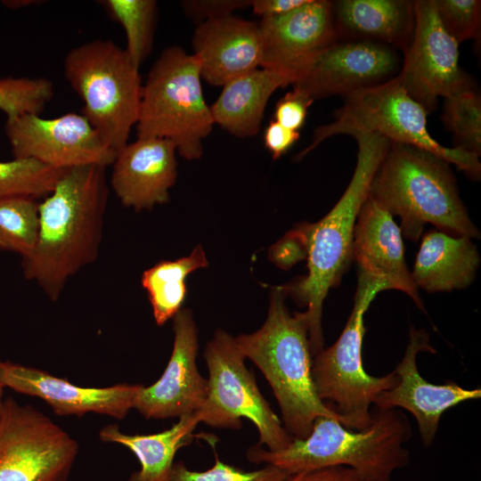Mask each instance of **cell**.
<instances>
[{"mask_svg":"<svg viewBox=\"0 0 481 481\" xmlns=\"http://www.w3.org/2000/svg\"><path fill=\"white\" fill-rule=\"evenodd\" d=\"M204 358L208 369V391L196 412L200 422L216 428L240 429L245 418L257 428L259 445H265L269 451L288 447L294 438L262 395L235 338L217 330L207 344Z\"/></svg>","mask_w":481,"mask_h":481,"instance_id":"30bf717a","label":"cell"},{"mask_svg":"<svg viewBox=\"0 0 481 481\" xmlns=\"http://www.w3.org/2000/svg\"><path fill=\"white\" fill-rule=\"evenodd\" d=\"M352 256L357 263L358 273L380 281L387 290L404 292L424 310L418 287L404 259L400 227L393 216L370 196L356 219Z\"/></svg>","mask_w":481,"mask_h":481,"instance_id":"ffe728a7","label":"cell"},{"mask_svg":"<svg viewBox=\"0 0 481 481\" xmlns=\"http://www.w3.org/2000/svg\"><path fill=\"white\" fill-rule=\"evenodd\" d=\"M193 53L178 45L165 48L143 85L137 137L171 141L187 160L203 153V140L215 125Z\"/></svg>","mask_w":481,"mask_h":481,"instance_id":"8992f818","label":"cell"},{"mask_svg":"<svg viewBox=\"0 0 481 481\" xmlns=\"http://www.w3.org/2000/svg\"><path fill=\"white\" fill-rule=\"evenodd\" d=\"M436 353L424 330L411 328L409 343L394 371L399 378L395 386L381 392L373 405L381 409L398 408L412 413L418 424L423 445L435 440L442 415L461 403L481 397V389H467L455 382L433 384L422 378L417 368L420 352Z\"/></svg>","mask_w":481,"mask_h":481,"instance_id":"2e32d148","label":"cell"},{"mask_svg":"<svg viewBox=\"0 0 481 481\" xmlns=\"http://www.w3.org/2000/svg\"><path fill=\"white\" fill-rule=\"evenodd\" d=\"M206 266L205 252L201 246H197L188 257L160 261L143 272L142 285L147 291L153 317L159 326L181 310L186 295V277Z\"/></svg>","mask_w":481,"mask_h":481,"instance_id":"484cf974","label":"cell"},{"mask_svg":"<svg viewBox=\"0 0 481 481\" xmlns=\"http://www.w3.org/2000/svg\"><path fill=\"white\" fill-rule=\"evenodd\" d=\"M65 169H58L31 159L0 161V199L49 195Z\"/></svg>","mask_w":481,"mask_h":481,"instance_id":"f1b7e54d","label":"cell"},{"mask_svg":"<svg viewBox=\"0 0 481 481\" xmlns=\"http://www.w3.org/2000/svg\"><path fill=\"white\" fill-rule=\"evenodd\" d=\"M34 3H38V1L33 0H22V1H4V4L7 5L10 8H18L26 5L33 4Z\"/></svg>","mask_w":481,"mask_h":481,"instance_id":"f35d334b","label":"cell"},{"mask_svg":"<svg viewBox=\"0 0 481 481\" xmlns=\"http://www.w3.org/2000/svg\"><path fill=\"white\" fill-rule=\"evenodd\" d=\"M307 0H254L250 6L255 14L262 17L276 16L289 12Z\"/></svg>","mask_w":481,"mask_h":481,"instance_id":"74e56055","label":"cell"},{"mask_svg":"<svg viewBox=\"0 0 481 481\" xmlns=\"http://www.w3.org/2000/svg\"><path fill=\"white\" fill-rule=\"evenodd\" d=\"M63 71L83 102L81 114L110 149L119 151L139 118L143 85L139 68L110 39H93L68 52Z\"/></svg>","mask_w":481,"mask_h":481,"instance_id":"52a82bcc","label":"cell"},{"mask_svg":"<svg viewBox=\"0 0 481 481\" xmlns=\"http://www.w3.org/2000/svg\"><path fill=\"white\" fill-rule=\"evenodd\" d=\"M4 131L15 159H31L58 169L84 165L108 167L116 157L82 114L53 118L24 115L6 120Z\"/></svg>","mask_w":481,"mask_h":481,"instance_id":"4fadbf2b","label":"cell"},{"mask_svg":"<svg viewBox=\"0 0 481 481\" xmlns=\"http://www.w3.org/2000/svg\"><path fill=\"white\" fill-rule=\"evenodd\" d=\"M333 17L338 40L382 44L404 53L413 35V1H333Z\"/></svg>","mask_w":481,"mask_h":481,"instance_id":"7402d4cb","label":"cell"},{"mask_svg":"<svg viewBox=\"0 0 481 481\" xmlns=\"http://www.w3.org/2000/svg\"><path fill=\"white\" fill-rule=\"evenodd\" d=\"M358 144L357 160L345 192L320 221L293 231L300 239L307 259V274L283 286L301 306H306L309 343L313 356L323 349L322 305L352 259L354 231L359 211L369 197L373 176L390 142L375 134L354 136Z\"/></svg>","mask_w":481,"mask_h":481,"instance_id":"7a4b0ae2","label":"cell"},{"mask_svg":"<svg viewBox=\"0 0 481 481\" xmlns=\"http://www.w3.org/2000/svg\"><path fill=\"white\" fill-rule=\"evenodd\" d=\"M441 118L452 135L453 148L480 156L481 97L473 87L445 98Z\"/></svg>","mask_w":481,"mask_h":481,"instance_id":"f546056e","label":"cell"},{"mask_svg":"<svg viewBox=\"0 0 481 481\" xmlns=\"http://www.w3.org/2000/svg\"><path fill=\"white\" fill-rule=\"evenodd\" d=\"M262 39L261 68L294 75L318 52L338 40L333 1L307 0L299 7L258 22ZM294 82V81H293Z\"/></svg>","mask_w":481,"mask_h":481,"instance_id":"ac0fdd59","label":"cell"},{"mask_svg":"<svg viewBox=\"0 0 481 481\" xmlns=\"http://www.w3.org/2000/svg\"><path fill=\"white\" fill-rule=\"evenodd\" d=\"M413 6V35L397 77L428 114L436 109L439 97L445 99L472 85L459 65V44L442 27L434 0H415Z\"/></svg>","mask_w":481,"mask_h":481,"instance_id":"7c38bea8","label":"cell"},{"mask_svg":"<svg viewBox=\"0 0 481 481\" xmlns=\"http://www.w3.org/2000/svg\"><path fill=\"white\" fill-rule=\"evenodd\" d=\"M173 350L162 375L149 387L142 385L135 398L134 409L147 420L196 412L208 395V379L196 363L198 331L190 309H181L173 317Z\"/></svg>","mask_w":481,"mask_h":481,"instance_id":"9a60e30c","label":"cell"},{"mask_svg":"<svg viewBox=\"0 0 481 481\" xmlns=\"http://www.w3.org/2000/svg\"><path fill=\"white\" fill-rule=\"evenodd\" d=\"M427 111L412 99L396 77L345 97L335 120L318 126L312 143L296 156L300 159L324 140L338 135L355 136L375 134L389 142L409 144L427 151L453 164L473 180H479V156L437 143L427 128Z\"/></svg>","mask_w":481,"mask_h":481,"instance_id":"ba28073f","label":"cell"},{"mask_svg":"<svg viewBox=\"0 0 481 481\" xmlns=\"http://www.w3.org/2000/svg\"><path fill=\"white\" fill-rule=\"evenodd\" d=\"M109 197L106 167L64 170L39 203L38 238L21 258L23 276L56 301L68 281L97 259Z\"/></svg>","mask_w":481,"mask_h":481,"instance_id":"6da1fadb","label":"cell"},{"mask_svg":"<svg viewBox=\"0 0 481 481\" xmlns=\"http://www.w3.org/2000/svg\"><path fill=\"white\" fill-rule=\"evenodd\" d=\"M471 239L435 230L424 234L411 273L418 289L434 293L469 287L480 264Z\"/></svg>","mask_w":481,"mask_h":481,"instance_id":"cb8c5ba5","label":"cell"},{"mask_svg":"<svg viewBox=\"0 0 481 481\" xmlns=\"http://www.w3.org/2000/svg\"><path fill=\"white\" fill-rule=\"evenodd\" d=\"M192 45L201 78L212 86L260 67L262 39L258 23L228 15L197 24Z\"/></svg>","mask_w":481,"mask_h":481,"instance_id":"44dd1931","label":"cell"},{"mask_svg":"<svg viewBox=\"0 0 481 481\" xmlns=\"http://www.w3.org/2000/svg\"><path fill=\"white\" fill-rule=\"evenodd\" d=\"M39 231V202L31 197L0 199V249L29 256Z\"/></svg>","mask_w":481,"mask_h":481,"instance_id":"83f0119b","label":"cell"},{"mask_svg":"<svg viewBox=\"0 0 481 481\" xmlns=\"http://www.w3.org/2000/svg\"><path fill=\"white\" fill-rule=\"evenodd\" d=\"M371 413V422L363 430L349 429L330 417H318L306 438L293 439L279 451L251 446L247 459L275 466L289 475L340 465L356 470L365 481H390L396 469L409 463L405 444L412 437L411 424L398 408L373 405Z\"/></svg>","mask_w":481,"mask_h":481,"instance_id":"3957f363","label":"cell"},{"mask_svg":"<svg viewBox=\"0 0 481 481\" xmlns=\"http://www.w3.org/2000/svg\"><path fill=\"white\" fill-rule=\"evenodd\" d=\"M444 29L460 45L480 37L481 1L434 0Z\"/></svg>","mask_w":481,"mask_h":481,"instance_id":"d6a6232c","label":"cell"},{"mask_svg":"<svg viewBox=\"0 0 481 481\" xmlns=\"http://www.w3.org/2000/svg\"><path fill=\"white\" fill-rule=\"evenodd\" d=\"M178 419L170 428L148 435L125 434L117 424H109L102 428L99 437L104 443L121 444L136 456L141 467L128 481H167L176 452L192 443L200 423L196 412Z\"/></svg>","mask_w":481,"mask_h":481,"instance_id":"d4e9b609","label":"cell"},{"mask_svg":"<svg viewBox=\"0 0 481 481\" xmlns=\"http://www.w3.org/2000/svg\"><path fill=\"white\" fill-rule=\"evenodd\" d=\"M397 51L378 43L338 40L301 65L291 85L314 101L346 97L396 77L403 62Z\"/></svg>","mask_w":481,"mask_h":481,"instance_id":"5bb4252c","label":"cell"},{"mask_svg":"<svg viewBox=\"0 0 481 481\" xmlns=\"http://www.w3.org/2000/svg\"><path fill=\"white\" fill-rule=\"evenodd\" d=\"M289 474L273 465L245 471L216 457L214 466L205 471L190 470L183 461L175 462L167 481H286Z\"/></svg>","mask_w":481,"mask_h":481,"instance_id":"1f68e13d","label":"cell"},{"mask_svg":"<svg viewBox=\"0 0 481 481\" xmlns=\"http://www.w3.org/2000/svg\"><path fill=\"white\" fill-rule=\"evenodd\" d=\"M293 81L289 71L261 67L230 80L210 105L215 125L236 137L256 135L272 94Z\"/></svg>","mask_w":481,"mask_h":481,"instance_id":"603a6c76","label":"cell"},{"mask_svg":"<svg viewBox=\"0 0 481 481\" xmlns=\"http://www.w3.org/2000/svg\"><path fill=\"white\" fill-rule=\"evenodd\" d=\"M77 442L29 404L12 397L0 410V481H67Z\"/></svg>","mask_w":481,"mask_h":481,"instance_id":"8fae6325","label":"cell"},{"mask_svg":"<svg viewBox=\"0 0 481 481\" xmlns=\"http://www.w3.org/2000/svg\"><path fill=\"white\" fill-rule=\"evenodd\" d=\"M3 361L0 359V410L2 408V404H3V402H4V387L3 385V381H2V371H3Z\"/></svg>","mask_w":481,"mask_h":481,"instance_id":"ab89813d","label":"cell"},{"mask_svg":"<svg viewBox=\"0 0 481 481\" xmlns=\"http://www.w3.org/2000/svg\"><path fill=\"white\" fill-rule=\"evenodd\" d=\"M313 102L314 100L306 94L293 88L277 102L273 119L284 127L299 131Z\"/></svg>","mask_w":481,"mask_h":481,"instance_id":"836d02e7","label":"cell"},{"mask_svg":"<svg viewBox=\"0 0 481 481\" xmlns=\"http://www.w3.org/2000/svg\"><path fill=\"white\" fill-rule=\"evenodd\" d=\"M299 137V131L284 127L273 119L265 129L264 143L273 159H276L285 154Z\"/></svg>","mask_w":481,"mask_h":481,"instance_id":"d590c367","label":"cell"},{"mask_svg":"<svg viewBox=\"0 0 481 481\" xmlns=\"http://www.w3.org/2000/svg\"><path fill=\"white\" fill-rule=\"evenodd\" d=\"M249 0H187L182 2L185 14L197 24L232 15L237 9L250 6Z\"/></svg>","mask_w":481,"mask_h":481,"instance_id":"e575fe53","label":"cell"},{"mask_svg":"<svg viewBox=\"0 0 481 481\" xmlns=\"http://www.w3.org/2000/svg\"><path fill=\"white\" fill-rule=\"evenodd\" d=\"M286 481H365L355 469L346 466H328L289 475Z\"/></svg>","mask_w":481,"mask_h":481,"instance_id":"8d00e7d4","label":"cell"},{"mask_svg":"<svg viewBox=\"0 0 481 481\" xmlns=\"http://www.w3.org/2000/svg\"><path fill=\"white\" fill-rule=\"evenodd\" d=\"M110 18L119 23L126 35L125 51L140 69L150 55L154 39L158 4L154 0H103Z\"/></svg>","mask_w":481,"mask_h":481,"instance_id":"4316f807","label":"cell"},{"mask_svg":"<svg viewBox=\"0 0 481 481\" xmlns=\"http://www.w3.org/2000/svg\"><path fill=\"white\" fill-rule=\"evenodd\" d=\"M53 96V85L45 77L0 78V110L6 120L40 115Z\"/></svg>","mask_w":481,"mask_h":481,"instance_id":"4dcf8cb0","label":"cell"},{"mask_svg":"<svg viewBox=\"0 0 481 481\" xmlns=\"http://www.w3.org/2000/svg\"><path fill=\"white\" fill-rule=\"evenodd\" d=\"M369 196L401 219V232L417 241L426 224L453 236L477 238L460 197L450 164L409 144L390 142L371 183Z\"/></svg>","mask_w":481,"mask_h":481,"instance_id":"5b68a950","label":"cell"},{"mask_svg":"<svg viewBox=\"0 0 481 481\" xmlns=\"http://www.w3.org/2000/svg\"><path fill=\"white\" fill-rule=\"evenodd\" d=\"M283 286L271 291L263 326L235 338L245 358L264 374L278 402L281 422L294 439H304L321 416L339 417L318 396L313 378L309 322L304 313L289 312Z\"/></svg>","mask_w":481,"mask_h":481,"instance_id":"277c9868","label":"cell"},{"mask_svg":"<svg viewBox=\"0 0 481 481\" xmlns=\"http://www.w3.org/2000/svg\"><path fill=\"white\" fill-rule=\"evenodd\" d=\"M176 148L167 139L137 137L117 151L110 185L125 207L151 209L169 200L177 176Z\"/></svg>","mask_w":481,"mask_h":481,"instance_id":"d6986e66","label":"cell"},{"mask_svg":"<svg viewBox=\"0 0 481 481\" xmlns=\"http://www.w3.org/2000/svg\"><path fill=\"white\" fill-rule=\"evenodd\" d=\"M383 290V283L358 273L354 306L342 333L331 346L313 356L311 371L318 396L352 430L370 426L371 405L399 380L394 371L382 377L369 375L363 364L364 314Z\"/></svg>","mask_w":481,"mask_h":481,"instance_id":"9c48e42d","label":"cell"},{"mask_svg":"<svg viewBox=\"0 0 481 481\" xmlns=\"http://www.w3.org/2000/svg\"><path fill=\"white\" fill-rule=\"evenodd\" d=\"M2 381L4 388L37 397L45 402L59 416L82 417L86 413L125 419L134 409L142 385L121 383L105 387H85L37 369L3 363Z\"/></svg>","mask_w":481,"mask_h":481,"instance_id":"e0dca14e","label":"cell"}]
</instances>
